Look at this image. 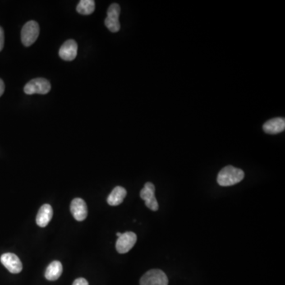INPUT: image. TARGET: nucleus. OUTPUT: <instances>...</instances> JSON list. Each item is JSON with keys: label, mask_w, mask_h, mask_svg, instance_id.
<instances>
[{"label": "nucleus", "mask_w": 285, "mask_h": 285, "mask_svg": "<svg viewBox=\"0 0 285 285\" xmlns=\"http://www.w3.org/2000/svg\"><path fill=\"white\" fill-rule=\"evenodd\" d=\"M245 177V174L241 169L232 166H227L221 170L217 176V182L221 186H231L240 183Z\"/></svg>", "instance_id": "obj_1"}, {"label": "nucleus", "mask_w": 285, "mask_h": 285, "mask_svg": "<svg viewBox=\"0 0 285 285\" xmlns=\"http://www.w3.org/2000/svg\"><path fill=\"white\" fill-rule=\"evenodd\" d=\"M40 34L38 23L35 21H29L25 23L22 29V42L26 47L32 45L38 39Z\"/></svg>", "instance_id": "obj_2"}, {"label": "nucleus", "mask_w": 285, "mask_h": 285, "mask_svg": "<svg viewBox=\"0 0 285 285\" xmlns=\"http://www.w3.org/2000/svg\"><path fill=\"white\" fill-rule=\"evenodd\" d=\"M51 84L47 79L37 78L32 79L24 88V91L26 94H46L50 91Z\"/></svg>", "instance_id": "obj_3"}, {"label": "nucleus", "mask_w": 285, "mask_h": 285, "mask_svg": "<svg viewBox=\"0 0 285 285\" xmlns=\"http://www.w3.org/2000/svg\"><path fill=\"white\" fill-rule=\"evenodd\" d=\"M140 285H168V278L160 269H152L140 279Z\"/></svg>", "instance_id": "obj_4"}, {"label": "nucleus", "mask_w": 285, "mask_h": 285, "mask_svg": "<svg viewBox=\"0 0 285 285\" xmlns=\"http://www.w3.org/2000/svg\"><path fill=\"white\" fill-rule=\"evenodd\" d=\"M121 14V7L117 3H112L107 11V17L105 20V25L110 31L117 33L121 29L119 16Z\"/></svg>", "instance_id": "obj_5"}, {"label": "nucleus", "mask_w": 285, "mask_h": 285, "mask_svg": "<svg viewBox=\"0 0 285 285\" xmlns=\"http://www.w3.org/2000/svg\"><path fill=\"white\" fill-rule=\"evenodd\" d=\"M137 241V236L134 232L127 231L118 237L116 242V249L119 254H126L130 251Z\"/></svg>", "instance_id": "obj_6"}, {"label": "nucleus", "mask_w": 285, "mask_h": 285, "mask_svg": "<svg viewBox=\"0 0 285 285\" xmlns=\"http://www.w3.org/2000/svg\"><path fill=\"white\" fill-rule=\"evenodd\" d=\"M0 261L10 273L16 274L21 273L22 270V264L16 254L6 253L1 256Z\"/></svg>", "instance_id": "obj_7"}, {"label": "nucleus", "mask_w": 285, "mask_h": 285, "mask_svg": "<svg viewBox=\"0 0 285 285\" xmlns=\"http://www.w3.org/2000/svg\"><path fill=\"white\" fill-rule=\"evenodd\" d=\"M78 44L74 40H67L61 46L59 55L64 61H71L77 56Z\"/></svg>", "instance_id": "obj_8"}, {"label": "nucleus", "mask_w": 285, "mask_h": 285, "mask_svg": "<svg viewBox=\"0 0 285 285\" xmlns=\"http://www.w3.org/2000/svg\"><path fill=\"white\" fill-rule=\"evenodd\" d=\"M71 212L77 221H84L88 217V206L81 198H75L71 203Z\"/></svg>", "instance_id": "obj_9"}, {"label": "nucleus", "mask_w": 285, "mask_h": 285, "mask_svg": "<svg viewBox=\"0 0 285 285\" xmlns=\"http://www.w3.org/2000/svg\"><path fill=\"white\" fill-rule=\"evenodd\" d=\"M285 119L282 117H275L270 119L266 121L263 125V130L267 134L281 133L285 131Z\"/></svg>", "instance_id": "obj_10"}, {"label": "nucleus", "mask_w": 285, "mask_h": 285, "mask_svg": "<svg viewBox=\"0 0 285 285\" xmlns=\"http://www.w3.org/2000/svg\"><path fill=\"white\" fill-rule=\"evenodd\" d=\"M53 216V210L50 204H43L38 211L36 222L41 227H44L48 224Z\"/></svg>", "instance_id": "obj_11"}, {"label": "nucleus", "mask_w": 285, "mask_h": 285, "mask_svg": "<svg viewBox=\"0 0 285 285\" xmlns=\"http://www.w3.org/2000/svg\"><path fill=\"white\" fill-rule=\"evenodd\" d=\"M127 195V191L121 186L115 187L107 198V202L110 206H117L123 202Z\"/></svg>", "instance_id": "obj_12"}, {"label": "nucleus", "mask_w": 285, "mask_h": 285, "mask_svg": "<svg viewBox=\"0 0 285 285\" xmlns=\"http://www.w3.org/2000/svg\"><path fill=\"white\" fill-rule=\"evenodd\" d=\"M63 273V266L58 261H54L49 264L48 268H46L45 278L48 281H56L61 277Z\"/></svg>", "instance_id": "obj_13"}, {"label": "nucleus", "mask_w": 285, "mask_h": 285, "mask_svg": "<svg viewBox=\"0 0 285 285\" xmlns=\"http://www.w3.org/2000/svg\"><path fill=\"white\" fill-rule=\"evenodd\" d=\"M95 10V2L94 0H81L76 7V11L84 15H91Z\"/></svg>", "instance_id": "obj_14"}, {"label": "nucleus", "mask_w": 285, "mask_h": 285, "mask_svg": "<svg viewBox=\"0 0 285 285\" xmlns=\"http://www.w3.org/2000/svg\"><path fill=\"white\" fill-rule=\"evenodd\" d=\"M154 192H155V187L152 182H147L144 185V187L140 191V197L146 201V200H150L152 197H154Z\"/></svg>", "instance_id": "obj_15"}, {"label": "nucleus", "mask_w": 285, "mask_h": 285, "mask_svg": "<svg viewBox=\"0 0 285 285\" xmlns=\"http://www.w3.org/2000/svg\"><path fill=\"white\" fill-rule=\"evenodd\" d=\"M145 205L152 211H157L158 209V204L155 197H152L150 200H146Z\"/></svg>", "instance_id": "obj_16"}, {"label": "nucleus", "mask_w": 285, "mask_h": 285, "mask_svg": "<svg viewBox=\"0 0 285 285\" xmlns=\"http://www.w3.org/2000/svg\"><path fill=\"white\" fill-rule=\"evenodd\" d=\"M3 46H4V31L0 26V52L2 50Z\"/></svg>", "instance_id": "obj_17"}, {"label": "nucleus", "mask_w": 285, "mask_h": 285, "mask_svg": "<svg viewBox=\"0 0 285 285\" xmlns=\"http://www.w3.org/2000/svg\"><path fill=\"white\" fill-rule=\"evenodd\" d=\"M72 285H89L88 281L84 278H78L74 281Z\"/></svg>", "instance_id": "obj_18"}, {"label": "nucleus", "mask_w": 285, "mask_h": 285, "mask_svg": "<svg viewBox=\"0 0 285 285\" xmlns=\"http://www.w3.org/2000/svg\"><path fill=\"white\" fill-rule=\"evenodd\" d=\"M5 90V85L4 83L2 81V79H0V97L3 94Z\"/></svg>", "instance_id": "obj_19"}, {"label": "nucleus", "mask_w": 285, "mask_h": 285, "mask_svg": "<svg viewBox=\"0 0 285 285\" xmlns=\"http://www.w3.org/2000/svg\"><path fill=\"white\" fill-rule=\"evenodd\" d=\"M121 235H122V233H120V232H117V237H120V236H121Z\"/></svg>", "instance_id": "obj_20"}]
</instances>
